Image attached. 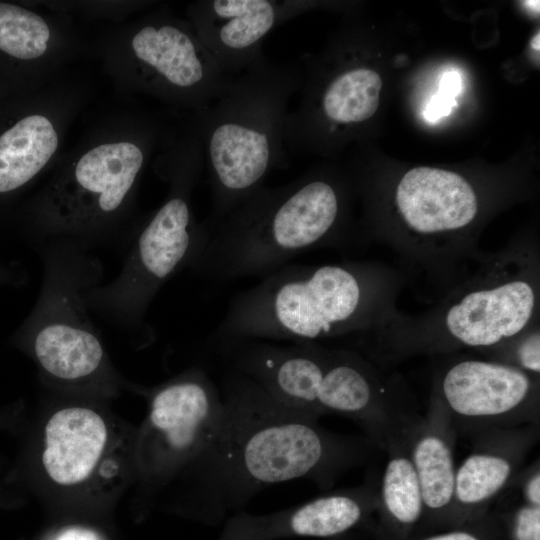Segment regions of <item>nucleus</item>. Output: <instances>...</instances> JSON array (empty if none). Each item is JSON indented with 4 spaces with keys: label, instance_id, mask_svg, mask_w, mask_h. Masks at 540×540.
<instances>
[{
    "label": "nucleus",
    "instance_id": "obj_1",
    "mask_svg": "<svg viewBox=\"0 0 540 540\" xmlns=\"http://www.w3.org/2000/svg\"><path fill=\"white\" fill-rule=\"evenodd\" d=\"M221 395L215 434L182 471L191 481V511L207 525L243 511L276 484L306 479L329 489L376 448L366 437L329 431L318 418L283 407L237 371L224 378Z\"/></svg>",
    "mask_w": 540,
    "mask_h": 540
},
{
    "label": "nucleus",
    "instance_id": "obj_2",
    "mask_svg": "<svg viewBox=\"0 0 540 540\" xmlns=\"http://www.w3.org/2000/svg\"><path fill=\"white\" fill-rule=\"evenodd\" d=\"M407 282L400 270L375 261L284 266L237 294L213 336L218 343H300L362 335L399 314Z\"/></svg>",
    "mask_w": 540,
    "mask_h": 540
},
{
    "label": "nucleus",
    "instance_id": "obj_3",
    "mask_svg": "<svg viewBox=\"0 0 540 540\" xmlns=\"http://www.w3.org/2000/svg\"><path fill=\"white\" fill-rule=\"evenodd\" d=\"M540 321V244L518 236L479 264L427 311L399 314L360 335L363 355L381 367L494 346Z\"/></svg>",
    "mask_w": 540,
    "mask_h": 540
},
{
    "label": "nucleus",
    "instance_id": "obj_4",
    "mask_svg": "<svg viewBox=\"0 0 540 540\" xmlns=\"http://www.w3.org/2000/svg\"><path fill=\"white\" fill-rule=\"evenodd\" d=\"M172 134L146 113L96 129L58 165L30 206V228L45 240L90 246L120 228L132 211L143 172Z\"/></svg>",
    "mask_w": 540,
    "mask_h": 540
},
{
    "label": "nucleus",
    "instance_id": "obj_5",
    "mask_svg": "<svg viewBox=\"0 0 540 540\" xmlns=\"http://www.w3.org/2000/svg\"><path fill=\"white\" fill-rule=\"evenodd\" d=\"M301 79L296 62L266 58L234 77L209 107L190 113L212 195L210 225L262 187L272 170L287 167L285 123Z\"/></svg>",
    "mask_w": 540,
    "mask_h": 540
},
{
    "label": "nucleus",
    "instance_id": "obj_6",
    "mask_svg": "<svg viewBox=\"0 0 540 540\" xmlns=\"http://www.w3.org/2000/svg\"><path fill=\"white\" fill-rule=\"evenodd\" d=\"M345 194L337 181L307 172L260 187L214 225L191 266L199 276L230 281L270 274L299 254L344 247Z\"/></svg>",
    "mask_w": 540,
    "mask_h": 540
},
{
    "label": "nucleus",
    "instance_id": "obj_7",
    "mask_svg": "<svg viewBox=\"0 0 540 540\" xmlns=\"http://www.w3.org/2000/svg\"><path fill=\"white\" fill-rule=\"evenodd\" d=\"M157 172L168 182L161 205L141 223L119 274L84 293L88 309L128 330L142 331L154 297L177 271L194 264L209 237L199 223L192 193L204 169L200 142L187 124L158 155Z\"/></svg>",
    "mask_w": 540,
    "mask_h": 540
},
{
    "label": "nucleus",
    "instance_id": "obj_8",
    "mask_svg": "<svg viewBox=\"0 0 540 540\" xmlns=\"http://www.w3.org/2000/svg\"><path fill=\"white\" fill-rule=\"evenodd\" d=\"M40 294L13 341L49 380L68 387L110 391L118 383L84 293L99 284L103 269L90 246L74 239L46 240Z\"/></svg>",
    "mask_w": 540,
    "mask_h": 540
},
{
    "label": "nucleus",
    "instance_id": "obj_9",
    "mask_svg": "<svg viewBox=\"0 0 540 540\" xmlns=\"http://www.w3.org/2000/svg\"><path fill=\"white\" fill-rule=\"evenodd\" d=\"M97 51L118 89L190 113L209 107L234 79L220 69L189 20L165 6L111 28Z\"/></svg>",
    "mask_w": 540,
    "mask_h": 540
},
{
    "label": "nucleus",
    "instance_id": "obj_10",
    "mask_svg": "<svg viewBox=\"0 0 540 540\" xmlns=\"http://www.w3.org/2000/svg\"><path fill=\"white\" fill-rule=\"evenodd\" d=\"M433 359L430 396L447 412L456 434L472 439L540 425V375L461 352Z\"/></svg>",
    "mask_w": 540,
    "mask_h": 540
},
{
    "label": "nucleus",
    "instance_id": "obj_11",
    "mask_svg": "<svg viewBox=\"0 0 540 540\" xmlns=\"http://www.w3.org/2000/svg\"><path fill=\"white\" fill-rule=\"evenodd\" d=\"M222 412L221 391L203 369L153 389L136 447L145 484L157 489L182 473L215 434Z\"/></svg>",
    "mask_w": 540,
    "mask_h": 540
},
{
    "label": "nucleus",
    "instance_id": "obj_12",
    "mask_svg": "<svg viewBox=\"0 0 540 540\" xmlns=\"http://www.w3.org/2000/svg\"><path fill=\"white\" fill-rule=\"evenodd\" d=\"M318 404L323 415L338 414L357 423L376 449L384 451L419 415L401 375L349 349L327 348Z\"/></svg>",
    "mask_w": 540,
    "mask_h": 540
},
{
    "label": "nucleus",
    "instance_id": "obj_13",
    "mask_svg": "<svg viewBox=\"0 0 540 540\" xmlns=\"http://www.w3.org/2000/svg\"><path fill=\"white\" fill-rule=\"evenodd\" d=\"M301 0H200L186 16L220 69L239 75L266 59L262 43L282 23L306 12Z\"/></svg>",
    "mask_w": 540,
    "mask_h": 540
},
{
    "label": "nucleus",
    "instance_id": "obj_14",
    "mask_svg": "<svg viewBox=\"0 0 540 540\" xmlns=\"http://www.w3.org/2000/svg\"><path fill=\"white\" fill-rule=\"evenodd\" d=\"M379 480L374 474L355 487L340 489L297 506L267 514L241 511L229 516L217 540L333 538L364 525L377 511Z\"/></svg>",
    "mask_w": 540,
    "mask_h": 540
},
{
    "label": "nucleus",
    "instance_id": "obj_15",
    "mask_svg": "<svg viewBox=\"0 0 540 540\" xmlns=\"http://www.w3.org/2000/svg\"><path fill=\"white\" fill-rule=\"evenodd\" d=\"M235 371L258 384L274 401L292 411L320 418L318 393L327 347L318 342L278 345L262 340L220 342Z\"/></svg>",
    "mask_w": 540,
    "mask_h": 540
},
{
    "label": "nucleus",
    "instance_id": "obj_16",
    "mask_svg": "<svg viewBox=\"0 0 540 540\" xmlns=\"http://www.w3.org/2000/svg\"><path fill=\"white\" fill-rule=\"evenodd\" d=\"M113 447L111 428L98 410L65 406L46 422L41 462L54 484L83 489L116 471Z\"/></svg>",
    "mask_w": 540,
    "mask_h": 540
},
{
    "label": "nucleus",
    "instance_id": "obj_17",
    "mask_svg": "<svg viewBox=\"0 0 540 540\" xmlns=\"http://www.w3.org/2000/svg\"><path fill=\"white\" fill-rule=\"evenodd\" d=\"M540 425L493 430L472 438L471 453L456 468L449 526L485 515L516 475L539 439Z\"/></svg>",
    "mask_w": 540,
    "mask_h": 540
},
{
    "label": "nucleus",
    "instance_id": "obj_18",
    "mask_svg": "<svg viewBox=\"0 0 540 540\" xmlns=\"http://www.w3.org/2000/svg\"><path fill=\"white\" fill-rule=\"evenodd\" d=\"M456 432L442 405L430 396L426 414L414 420L408 437L411 463L423 501V517L449 526L456 474Z\"/></svg>",
    "mask_w": 540,
    "mask_h": 540
},
{
    "label": "nucleus",
    "instance_id": "obj_19",
    "mask_svg": "<svg viewBox=\"0 0 540 540\" xmlns=\"http://www.w3.org/2000/svg\"><path fill=\"white\" fill-rule=\"evenodd\" d=\"M476 352L487 360L540 375V321L494 346Z\"/></svg>",
    "mask_w": 540,
    "mask_h": 540
},
{
    "label": "nucleus",
    "instance_id": "obj_20",
    "mask_svg": "<svg viewBox=\"0 0 540 540\" xmlns=\"http://www.w3.org/2000/svg\"><path fill=\"white\" fill-rule=\"evenodd\" d=\"M152 2L149 1H85V2H52L43 4L49 10L70 15L72 12L85 14L89 17L108 19H120L133 11L146 8Z\"/></svg>",
    "mask_w": 540,
    "mask_h": 540
},
{
    "label": "nucleus",
    "instance_id": "obj_21",
    "mask_svg": "<svg viewBox=\"0 0 540 540\" xmlns=\"http://www.w3.org/2000/svg\"><path fill=\"white\" fill-rule=\"evenodd\" d=\"M505 492L518 502L501 519L509 540H540V507L523 502L508 489Z\"/></svg>",
    "mask_w": 540,
    "mask_h": 540
},
{
    "label": "nucleus",
    "instance_id": "obj_22",
    "mask_svg": "<svg viewBox=\"0 0 540 540\" xmlns=\"http://www.w3.org/2000/svg\"><path fill=\"white\" fill-rule=\"evenodd\" d=\"M504 529L488 513L477 520L454 527L446 532L423 537L420 540H501Z\"/></svg>",
    "mask_w": 540,
    "mask_h": 540
},
{
    "label": "nucleus",
    "instance_id": "obj_23",
    "mask_svg": "<svg viewBox=\"0 0 540 540\" xmlns=\"http://www.w3.org/2000/svg\"><path fill=\"white\" fill-rule=\"evenodd\" d=\"M523 502L540 507V464L539 459L529 467L522 468L506 488Z\"/></svg>",
    "mask_w": 540,
    "mask_h": 540
},
{
    "label": "nucleus",
    "instance_id": "obj_24",
    "mask_svg": "<svg viewBox=\"0 0 540 540\" xmlns=\"http://www.w3.org/2000/svg\"><path fill=\"white\" fill-rule=\"evenodd\" d=\"M456 105V99L448 98L437 92L426 104L423 112L424 118L430 123H435L448 116Z\"/></svg>",
    "mask_w": 540,
    "mask_h": 540
},
{
    "label": "nucleus",
    "instance_id": "obj_25",
    "mask_svg": "<svg viewBox=\"0 0 540 540\" xmlns=\"http://www.w3.org/2000/svg\"><path fill=\"white\" fill-rule=\"evenodd\" d=\"M26 276L19 264L0 259V286H20Z\"/></svg>",
    "mask_w": 540,
    "mask_h": 540
},
{
    "label": "nucleus",
    "instance_id": "obj_26",
    "mask_svg": "<svg viewBox=\"0 0 540 540\" xmlns=\"http://www.w3.org/2000/svg\"><path fill=\"white\" fill-rule=\"evenodd\" d=\"M461 88L462 81L460 75L456 71H448L440 78L438 93L448 98L456 99L461 92Z\"/></svg>",
    "mask_w": 540,
    "mask_h": 540
},
{
    "label": "nucleus",
    "instance_id": "obj_27",
    "mask_svg": "<svg viewBox=\"0 0 540 540\" xmlns=\"http://www.w3.org/2000/svg\"><path fill=\"white\" fill-rule=\"evenodd\" d=\"M53 540H100L91 530L72 527L61 531Z\"/></svg>",
    "mask_w": 540,
    "mask_h": 540
},
{
    "label": "nucleus",
    "instance_id": "obj_28",
    "mask_svg": "<svg viewBox=\"0 0 540 540\" xmlns=\"http://www.w3.org/2000/svg\"><path fill=\"white\" fill-rule=\"evenodd\" d=\"M352 535H353L352 532H349V533H346L337 537H333L331 538V540H356L355 538L352 537Z\"/></svg>",
    "mask_w": 540,
    "mask_h": 540
},
{
    "label": "nucleus",
    "instance_id": "obj_29",
    "mask_svg": "<svg viewBox=\"0 0 540 540\" xmlns=\"http://www.w3.org/2000/svg\"><path fill=\"white\" fill-rule=\"evenodd\" d=\"M539 33H537V35H535L532 39H531V47L534 49V50H537L539 51Z\"/></svg>",
    "mask_w": 540,
    "mask_h": 540
},
{
    "label": "nucleus",
    "instance_id": "obj_30",
    "mask_svg": "<svg viewBox=\"0 0 540 540\" xmlns=\"http://www.w3.org/2000/svg\"><path fill=\"white\" fill-rule=\"evenodd\" d=\"M527 7H530L533 9V11L539 12V1H526Z\"/></svg>",
    "mask_w": 540,
    "mask_h": 540
},
{
    "label": "nucleus",
    "instance_id": "obj_31",
    "mask_svg": "<svg viewBox=\"0 0 540 540\" xmlns=\"http://www.w3.org/2000/svg\"><path fill=\"white\" fill-rule=\"evenodd\" d=\"M0 423H2V420H0Z\"/></svg>",
    "mask_w": 540,
    "mask_h": 540
}]
</instances>
